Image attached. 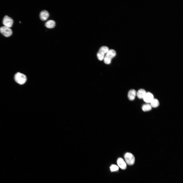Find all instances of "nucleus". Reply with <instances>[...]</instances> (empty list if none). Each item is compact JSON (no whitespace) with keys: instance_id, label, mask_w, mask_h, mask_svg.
Returning a JSON list of instances; mask_svg holds the SVG:
<instances>
[{"instance_id":"7ed1b4c3","label":"nucleus","mask_w":183,"mask_h":183,"mask_svg":"<svg viewBox=\"0 0 183 183\" xmlns=\"http://www.w3.org/2000/svg\"><path fill=\"white\" fill-rule=\"evenodd\" d=\"M15 79L16 82L18 84L22 85L26 82V77L23 74L20 72H17L15 75Z\"/></svg>"},{"instance_id":"423d86ee","label":"nucleus","mask_w":183,"mask_h":183,"mask_svg":"<svg viewBox=\"0 0 183 183\" xmlns=\"http://www.w3.org/2000/svg\"><path fill=\"white\" fill-rule=\"evenodd\" d=\"M13 23V21L12 18L7 16L5 17L3 21L4 26L10 28L12 27Z\"/></svg>"},{"instance_id":"6e6552de","label":"nucleus","mask_w":183,"mask_h":183,"mask_svg":"<svg viewBox=\"0 0 183 183\" xmlns=\"http://www.w3.org/2000/svg\"><path fill=\"white\" fill-rule=\"evenodd\" d=\"M49 12L46 10L42 11L40 14V18L43 21L47 20L49 17Z\"/></svg>"},{"instance_id":"20e7f679","label":"nucleus","mask_w":183,"mask_h":183,"mask_svg":"<svg viewBox=\"0 0 183 183\" xmlns=\"http://www.w3.org/2000/svg\"><path fill=\"white\" fill-rule=\"evenodd\" d=\"M126 163L130 165H133L135 163V158L134 155L131 153H127L124 156Z\"/></svg>"},{"instance_id":"39448f33","label":"nucleus","mask_w":183,"mask_h":183,"mask_svg":"<svg viewBox=\"0 0 183 183\" xmlns=\"http://www.w3.org/2000/svg\"><path fill=\"white\" fill-rule=\"evenodd\" d=\"M0 32L6 37L11 36L12 34V31L10 28L5 26L0 28Z\"/></svg>"},{"instance_id":"9d476101","label":"nucleus","mask_w":183,"mask_h":183,"mask_svg":"<svg viewBox=\"0 0 183 183\" xmlns=\"http://www.w3.org/2000/svg\"><path fill=\"white\" fill-rule=\"evenodd\" d=\"M136 94V92L135 90L132 89L130 90L128 94V99L131 101L134 100L135 99Z\"/></svg>"},{"instance_id":"1a4fd4ad","label":"nucleus","mask_w":183,"mask_h":183,"mask_svg":"<svg viewBox=\"0 0 183 183\" xmlns=\"http://www.w3.org/2000/svg\"><path fill=\"white\" fill-rule=\"evenodd\" d=\"M117 163L119 166L122 169L124 170L126 168V163L122 158H119L117 160Z\"/></svg>"},{"instance_id":"9b49d317","label":"nucleus","mask_w":183,"mask_h":183,"mask_svg":"<svg viewBox=\"0 0 183 183\" xmlns=\"http://www.w3.org/2000/svg\"><path fill=\"white\" fill-rule=\"evenodd\" d=\"M55 22L53 20H50L47 21L45 23V26L49 29L53 28L55 26Z\"/></svg>"},{"instance_id":"ddd939ff","label":"nucleus","mask_w":183,"mask_h":183,"mask_svg":"<svg viewBox=\"0 0 183 183\" xmlns=\"http://www.w3.org/2000/svg\"><path fill=\"white\" fill-rule=\"evenodd\" d=\"M150 105L151 107L154 108L158 107L160 103L159 101L156 99L154 98L150 103Z\"/></svg>"},{"instance_id":"f257e3e1","label":"nucleus","mask_w":183,"mask_h":183,"mask_svg":"<svg viewBox=\"0 0 183 183\" xmlns=\"http://www.w3.org/2000/svg\"><path fill=\"white\" fill-rule=\"evenodd\" d=\"M116 52L115 50L113 49L109 50L104 57V63L107 64H110L112 59L116 56Z\"/></svg>"},{"instance_id":"f8f14e48","label":"nucleus","mask_w":183,"mask_h":183,"mask_svg":"<svg viewBox=\"0 0 183 183\" xmlns=\"http://www.w3.org/2000/svg\"><path fill=\"white\" fill-rule=\"evenodd\" d=\"M146 93V91L144 89H141L138 91L136 95L139 98L142 99H143Z\"/></svg>"},{"instance_id":"2eb2a0df","label":"nucleus","mask_w":183,"mask_h":183,"mask_svg":"<svg viewBox=\"0 0 183 183\" xmlns=\"http://www.w3.org/2000/svg\"><path fill=\"white\" fill-rule=\"evenodd\" d=\"M110 169L112 172L116 171L119 169V167L116 165H113L110 167Z\"/></svg>"},{"instance_id":"4468645a","label":"nucleus","mask_w":183,"mask_h":183,"mask_svg":"<svg viewBox=\"0 0 183 183\" xmlns=\"http://www.w3.org/2000/svg\"><path fill=\"white\" fill-rule=\"evenodd\" d=\"M143 111L144 112H147L150 111L152 109V107L150 104L147 103L144 104L142 108Z\"/></svg>"},{"instance_id":"f03ea898","label":"nucleus","mask_w":183,"mask_h":183,"mask_svg":"<svg viewBox=\"0 0 183 183\" xmlns=\"http://www.w3.org/2000/svg\"><path fill=\"white\" fill-rule=\"evenodd\" d=\"M109 50V48L107 46H103L101 47L97 54L98 59L100 61L103 60L105 57V55L107 54Z\"/></svg>"},{"instance_id":"0eeeda50","label":"nucleus","mask_w":183,"mask_h":183,"mask_svg":"<svg viewBox=\"0 0 183 183\" xmlns=\"http://www.w3.org/2000/svg\"><path fill=\"white\" fill-rule=\"evenodd\" d=\"M154 99L153 94L150 92H148L147 93L143 99L145 102L150 103Z\"/></svg>"}]
</instances>
